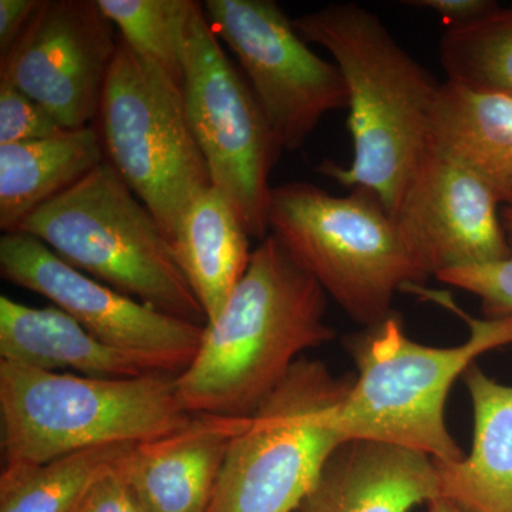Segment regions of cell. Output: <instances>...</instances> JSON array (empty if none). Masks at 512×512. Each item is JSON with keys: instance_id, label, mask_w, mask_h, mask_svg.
<instances>
[{"instance_id": "ba28073f", "label": "cell", "mask_w": 512, "mask_h": 512, "mask_svg": "<svg viewBox=\"0 0 512 512\" xmlns=\"http://www.w3.org/2000/svg\"><path fill=\"white\" fill-rule=\"evenodd\" d=\"M97 119L107 163L173 242L192 202L212 187L180 84L120 39Z\"/></svg>"}, {"instance_id": "30bf717a", "label": "cell", "mask_w": 512, "mask_h": 512, "mask_svg": "<svg viewBox=\"0 0 512 512\" xmlns=\"http://www.w3.org/2000/svg\"><path fill=\"white\" fill-rule=\"evenodd\" d=\"M205 15L237 56L279 148L298 150L332 111L348 109V87L274 0H205Z\"/></svg>"}, {"instance_id": "8992f818", "label": "cell", "mask_w": 512, "mask_h": 512, "mask_svg": "<svg viewBox=\"0 0 512 512\" xmlns=\"http://www.w3.org/2000/svg\"><path fill=\"white\" fill-rule=\"evenodd\" d=\"M16 232L150 308L207 325L160 222L107 161L37 208Z\"/></svg>"}, {"instance_id": "d4e9b609", "label": "cell", "mask_w": 512, "mask_h": 512, "mask_svg": "<svg viewBox=\"0 0 512 512\" xmlns=\"http://www.w3.org/2000/svg\"><path fill=\"white\" fill-rule=\"evenodd\" d=\"M62 131L42 104L12 84L0 82V146L43 140Z\"/></svg>"}, {"instance_id": "7c38bea8", "label": "cell", "mask_w": 512, "mask_h": 512, "mask_svg": "<svg viewBox=\"0 0 512 512\" xmlns=\"http://www.w3.org/2000/svg\"><path fill=\"white\" fill-rule=\"evenodd\" d=\"M117 46L97 0H42L0 59V82L42 104L63 130H80L99 113Z\"/></svg>"}, {"instance_id": "9c48e42d", "label": "cell", "mask_w": 512, "mask_h": 512, "mask_svg": "<svg viewBox=\"0 0 512 512\" xmlns=\"http://www.w3.org/2000/svg\"><path fill=\"white\" fill-rule=\"evenodd\" d=\"M181 89L212 187L227 198L249 237L262 241L269 235V175L282 150L247 79L195 0L184 25Z\"/></svg>"}, {"instance_id": "3957f363", "label": "cell", "mask_w": 512, "mask_h": 512, "mask_svg": "<svg viewBox=\"0 0 512 512\" xmlns=\"http://www.w3.org/2000/svg\"><path fill=\"white\" fill-rule=\"evenodd\" d=\"M404 292L456 313L466 320L470 336L450 348L421 345L404 333L402 320L394 315L349 336L345 346L357 373L336 413V427L346 441H373L436 463H456L464 453L446 424L448 394L477 357L512 345V316L473 318L448 293L424 285L407 286Z\"/></svg>"}, {"instance_id": "ac0fdd59", "label": "cell", "mask_w": 512, "mask_h": 512, "mask_svg": "<svg viewBox=\"0 0 512 512\" xmlns=\"http://www.w3.org/2000/svg\"><path fill=\"white\" fill-rule=\"evenodd\" d=\"M429 146L473 171L503 207H512V99L440 84Z\"/></svg>"}, {"instance_id": "5b68a950", "label": "cell", "mask_w": 512, "mask_h": 512, "mask_svg": "<svg viewBox=\"0 0 512 512\" xmlns=\"http://www.w3.org/2000/svg\"><path fill=\"white\" fill-rule=\"evenodd\" d=\"M266 222L293 261L365 329L393 315L397 292L429 278L392 215L363 188L336 197L302 181L272 187Z\"/></svg>"}, {"instance_id": "8fae6325", "label": "cell", "mask_w": 512, "mask_h": 512, "mask_svg": "<svg viewBox=\"0 0 512 512\" xmlns=\"http://www.w3.org/2000/svg\"><path fill=\"white\" fill-rule=\"evenodd\" d=\"M0 274L9 284L45 296L101 342L141 357L158 372L181 375L200 349L205 326L165 315L83 274L25 232L0 238Z\"/></svg>"}, {"instance_id": "cb8c5ba5", "label": "cell", "mask_w": 512, "mask_h": 512, "mask_svg": "<svg viewBox=\"0 0 512 512\" xmlns=\"http://www.w3.org/2000/svg\"><path fill=\"white\" fill-rule=\"evenodd\" d=\"M501 220L512 249V207L501 208ZM436 278L476 295L487 319L512 316V255L503 261L444 272Z\"/></svg>"}, {"instance_id": "6da1fadb", "label": "cell", "mask_w": 512, "mask_h": 512, "mask_svg": "<svg viewBox=\"0 0 512 512\" xmlns=\"http://www.w3.org/2000/svg\"><path fill=\"white\" fill-rule=\"evenodd\" d=\"M328 295L271 234L252 251L245 275L187 370L177 376L185 413L251 417L303 352L335 339Z\"/></svg>"}, {"instance_id": "277c9868", "label": "cell", "mask_w": 512, "mask_h": 512, "mask_svg": "<svg viewBox=\"0 0 512 512\" xmlns=\"http://www.w3.org/2000/svg\"><path fill=\"white\" fill-rule=\"evenodd\" d=\"M191 417L178 402L177 376L171 373L106 379L0 360L3 466L146 443L180 430Z\"/></svg>"}, {"instance_id": "44dd1931", "label": "cell", "mask_w": 512, "mask_h": 512, "mask_svg": "<svg viewBox=\"0 0 512 512\" xmlns=\"http://www.w3.org/2000/svg\"><path fill=\"white\" fill-rule=\"evenodd\" d=\"M136 444H110L40 464L3 466L0 512H72L94 481L119 466Z\"/></svg>"}, {"instance_id": "4fadbf2b", "label": "cell", "mask_w": 512, "mask_h": 512, "mask_svg": "<svg viewBox=\"0 0 512 512\" xmlns=\"http://www.w3.org/2000/svg\"><path fill=\"white\" fill-rule=\"evenodd\" d=\"M500 202L463 164L427 147L392 215L427 276L510 258Z\"/></svg>"}, {"instance_id": "f1b7e54d", "label": "cell", "mask_w": 512, "mask_h": 512, "mask_svg": "<svg viewBox=\"0 0 512 512\" xmlns=\"http://www.w3.org/2000/svg\"><path fill=\"white\" fill-rule=\"evenodd\" d=\"M427 512H470L467 511L466 508L461 507L454 501H451L450 498L443 497V495H439V497L431 500L429 504H427Z\"/></svg>"}, {"instance_id": "ffe728a7", "label": "cell", "mask_w": 512, "mask_h": 512, "mask_svg": "<svg viewBox=\"0 0 512 512\" xmlns=\"http://www.w3.org/2000/svg\"><path fill=\"white\" fill-rule=\"evenodd\" d=\"M249 235L227 198L215 187L185 212L171 247L207 315L218 318L251 262Z\"/></svg>"}, {"instance_id": "83f0119b", "label": "cell", "mask_w": 512, "mask_h": 512, "mask_svg": "<svg viewBox=\"0 0 512 512\" xmlns=\"http://www.w3.org/2000/svg\"><path fill=\"white\" fill-rule=\"evenodd\" d=\"M406 5L433 10L451 26L466 25L497 8L490 0H413Z\"/></svg>"}, {"instance_id": "5bb4252c", "label": "cell", "mask_w": 512, "mask_h": 512, "mask_svg": "<svg viewBox=\"0 0 512 512\" xmlns=\"http://www.w3.org/2000/svg\"><path fill=\"white\" fill-rule=\"evenodd\" d=\"M249 417L195 414L180 430L136 444L123 471L148 512H208L229 447Z\"/></svg>"}, {"instance_id": "4316f807", "label": "cell", "mask_w": 512, "mask_h": 512, "mask_svg": "<svg viewBox=\"0 0 512 512\" xmlns=\"http://www.w3.org/2000/svg\"><path fill=\"white\" fill-rule=\"evenodd\" d=\"M42 0H0V59H3L29 25Z\"/></svg>"}, {"instance_id": "e0dca14e", "label": "cell", "mask_w": 512, "mask_h": 512, "mask_svg": "<svg viewBox=\"0 0 512 512\" xmlns=\"http://www.w3.org/2000/svg\"><path fill=\"white\" fill-rule=\"evenodd\" d=\"M473 404L470 453L436 463L440 494L470 512H512V386L474 363L463 375Z\"/></svg>"}, {"instance_id": "52a82bcc", "label": "cell", "mask_w": 512, "mask_h": 512, "mask_svg": "<svg viewBox=\"0 0 512 512\" xmlns=\"http://www.w3.org/2000/svg\"><path fill=\"white\" fill-rule=\"evenodd\" d=\"M355 377L301 357L232 441L208 512H296L346 441L335 417Z\"/></svg>"}, {"instance_id": "603a6c76", "label": "cell", "mask_w": 512, "mask_h": 512, "mask_svg": "<svg viewBox=\"0 0 512 512\" xmlns=\"http://www.w3.org/2000/svg\"><path fill=\"white\" fill-rule=\"evenodd\" d=\"M136 55L183 86V32L192 0H97Z\"/></svg>"}, {"instance_id": "7a4b0ae2", "label": "cell", "mask_w": 512, "mask_h": 512, "mask_svg": "<svg viewBox=\"0 0 512 512\" xmlns=\"http://www.w3.org/2000/svg\"><path fill=\"white\" fill-rule=\"evenodd\" d=\"M306 43L328 50L348 87L353 161H323L319 173L373 192L390 215L429 147L440 84L390 35L375 13L335 3L292 19Z\"/></svg>"}, {"instance_id": "d6986e66", "label": "cell", "mask_w": 512, "mask_h": 512, "mask_svg": "<svg viewBox=\"0 0 512 512\" xmlns=\"http://www.w3.org/2000/svg\"><path fill=\"white\" fill-rule=\"evenodd\" d=\"M106 161L92 126L0 146V228L16 232L28 217Z\"/></svg>"}, {"instance_id": "7402d4cb", "label": "cell", "mask_w": 512, "mask_h": 512, "mask_svg": "<svg viewBox=\"0 0 512 512\" xmlns=\"http://www.w3.org/2000/svg\"><path fill=\"white\" fill-rule=\"evenodd\" d=\"M440 59L447 82L512 99V6H497L473 22L448 28Z\"/></svg>"}, {"instance_id": "484cf974", "label": "cell", "mask_w": 512, "mask_h": 512, "mask_svg": "<svg viewBox=\"0 0 512 512\" xmlns=\"http://www.w3.org/2000/svg\"><path fill=\"white\" fill-rule=\"evenodd\" d=\"M123 461L94 481L72 512H148L128 484Z\"/></svg>"}, {"instance_id": "9a60e30c", "label": "cell", "mask_w": 512, "mask_h": 512, "mask_svg": "<svg viewBox=\"0 0 512 512\" xmlns=\"http://www.w3.org/2000/svg\"><path fill=\"white\" fill-rule=\"evenodd\" d=\"M436 463L414 451L345 441L296 512H410L439 497Z\"/></svg>"}, {"instance_id": "2e32d148", "label": "cell", "mask_w": 512, "mask_h": 512, "mask_svg": "<svg viewBox=\"0 0 512 512\" xmlns=\"http://www.w3.org/2000/svg\"><path fill=\"white\" fill-rule=\"evenodd\" d=\"M0 360L106 379L158 372L141 357L101 342L57 306L32 308L6 295L0 296Z\"/></svg>"}]
</instances>
